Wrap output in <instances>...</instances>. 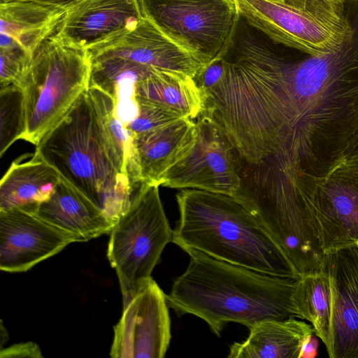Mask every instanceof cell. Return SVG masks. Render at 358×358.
I'll list each match as a JSON object with an SVG mask.
<instances>
[{"instance_id": "52a82bcc", "label": "cell", "mask_w": 358, "mask_h": 358, "mask_svg": "<svg viewBox=\"0 0 358 358\" xmlns=\"http://www.w3.org/2000/svg\"><path fill=\"white\" fill-rule=\"evenodd\" d=\"M107 257L115 270L123 302L150 280L173 230L166 218L157 185L142 183L129 208L110 231Z\"/></svg>"}, {"instance_id": "7402d4cb", "label": "cell", "mask_w": 358, "mask_h": 358, "mask_svg": "<svg viewBox=\"0 0 358 358\" xmlns=\"http://www.w3.org/2000/svg\"><path fill=\"white\" fill-rule=\"evenodd\" d=\"M135 97L194 120L206 108L203 93L192 78L185 75L154 72L136 83Z\"/></svg>"}, {"instance_id": "44dd1931", "label": "cell", "mask_w": 358, "mask_h": 358, "mask_svg": "<svg viewBox=\"0 0 358 358\" xmlns=\"http://www.w3.org/2000/svg\"><path fill=\"white\" fill-rule=\"evenodd\" d=\"M66 10L29 0L0 2V34L33 53L52 35Z\"/></svg>"}, {"instance_id": "7c38bea8", "label": "cell", "mask_w": 358, "mask_h": 358, "mask_svg": "<svg viewBox=\"0 0 358 358\" xmlns=\"http://www.w3.org/2000/svg\"><path fill=\"white\" fill-rule=\"evenodd\" d=\"M75 242L35 213L21 209L0 210V268L25 272Z\"/></svg>"}, {"instance_id": "e0dca14e", "label": "cell", "mask_w": 358, "mask_h": 358, "mask_svg": "<svg viewBox=\"0 0 358 358\" xmlns=\"http://www.w3.org/2000/svg\"><path fill=\"white\" fill-rule=\"evenodd\" d=\"M35 213L71 234L75 242H85L108 234L114 223L78 189L61 178L51 196Z\"/></svg>"}, {"instance_id": "9c48e42d", "label": "cell", "mask_w": 358, "mask_h": 358, "mask_svg": "<svg viewBox=\"0 0 358 358\" xmlns=\"http://www.w3.org/2000/svg\"><path fill=\"white\" fill-rule=\"evenodd\" d=\"M196 142L188 155L164 176L161 185L197 189L236 199L241 188L232 147L223 129L206 108L196 118Z\"/></svg>"}, {"instance_id": "8fae6325", "label": "cell", "mask_w": 358, "mask_h": 358, "mask_svg": "<svg viewBox=\"0 0 358 358\" xmlns=\"http://www.w3.org/2000/svg\"><path fill=\"white\" fill-rule=\"evenodd\" d=\"M329 280L330 358H358V243L324 252Z\"/></svg>"}, {"instance_id": "ba28073f", "label": "cell", "mask_w": 358, "mask_h": 358, "mask_svg": "<svg viewBox=\"0 0 358 358\" xmlns=\"http://www.w3.org/2000/svg\"><path fill=\"white\" fill-rule=\"evenodd\" d=\"M143 17L205 64L223 49L236 8L233 0H138Z\"/></svg>"}, {"instance_id": "603a6c76", "label": "cell", "mask_w": 358, "mask_h": 358, "mask_svg": "<svg viewBox=\"0 0 358 358\" xmlns=\"http://www.w3.org/2000/svg\"><path fill=\"white\" fill-rule=\"evenodd\" d=\"M292 302L296 317L312 325L314 334L323 342L329 354L331 348L329 285L322 268L299 276Z\"/></svg>"}, {"instance_id": "5b68a950", "label": "cell", "mask_w": 358, "mask_h": 358, "mask_svg": "<svg viewBox=\"0 0 358 358\" xmlns=\"http://www.w3.org/2000/svg\"><path fill=\"white\" fill-rule=\"evenodd\" d=\"M90 68L87 50L66 44L55 34L38 45L20 86L26 112L22 139L38 145L88 87Z\"/></svg>"}, {"instance_id": "6da1fadb", "label": "cell", "mask_w": 358, "mask_h": 358, "mask_svg": "<svg viewBox=\"0 0 358 358\" xmlns=\"http://www.w3.org/2000/svg\"><path fill=\"white\" fill-rule=\"evenodd\" d=\"M334 49L310 55L243 21L233 36L236 68L228 92L234 136L274 188L315 203L358 135V2Z\"/></svg>"}, {"instance_id": "8992f818", "label": "cell", "mask_w": 358, "mask_h": 358, "mask_svg": "<svg viewBox=\"0 0 358 358\" xmlns=\"http://www.w3.org/2000/svg\"><path fill=\"white\" fill-rule=\"evenodd\" d=\"M249 24L310 55L338 46L349 29L345 0H233Z\"/></svg>"}, {"instance_id": "f1b7e54d", "label": "cell", "mask_w": 358, "mask_h": 358, "mask_svg": "<svg viewBox=\"0 0 358 358\" xmlns=\"http://www.w3.org/2000/svg\"><path fill=\"white\" fill-rule=\"evenodd\" d=\"M319 341L317 338L312 334L308 337L303 343L299 358H313L317 355Z\"/></svg>"}, {"instance_id": "d4e9b609", "label": "cell", "mask_w": 358, "mask_h": 358, "mask_svg": "<svg viewBox=\"0 0 358 358\" xmlns=\"http://www.w3.org/2000/svg\"><path fill=\"white\" fill-rule=\"evenodd\" d=\"M0 38V87L10 85L21 86L30 67L33 53L6 35L1 34Z\"/></svg>"}, {"instance_id": "2e32d148", "label": "cell", "mask_w": 358, "mask_h": 358, "mask_svg": "<svg viewBox=\"0 0 358 358\" xmlns=\"http://www.w3.org/2000/svg\"><path fill=\"white\" fill-rule=\"evenodd\" d=\"M196 135V122L189 118L134 134L133 145L141 184L160 186L167 171L190 152Z\"/></svg>"}, {"instance_id": "ffe728a7", "label": "cell", "mask_w": 358, "mask_h": 358, "mask_svg": "<svg viewBox=\"0 0 358 358\" xmlns=\"http://www.w3.org/2000/svg\"><path fill=\"white\" fill-rule=\"evenodd\" d=\"M89 86L98 87L115 101V113L126 126L138 113L135 88L140 82L155 72L131 60L115 56H90Z\"/></svg>"}, {"instance_id": "7a4b0ae2", "label": "cell", "mask_w": 358, "mask_h": 358, "mask_svg": "<svg viewBox=\"0 0 358 358\" xmlns=\"http://www.w3.org/2000/svg\"><path fill=\"white\" fill-rule=\"evenodd\" d=\"M35 152L115 224L129 208L134 189L94 87L80 95Z\"/></svg>"}, {"instance_id": "83f0119b", "label": "cell", "mask_w": 358, "mask_h": 358, "mask_svg": "<svg viewBox=\"0 0 358 358\" xmlns=\"http://www.w3.org/2000/svg\"><path fill=\"white\" fill-rule=\"evenodd\" d=\"M1 358L13 357H43L39 346L31 341L14 344L0 350Z\"/></svg>"}, {"instance_id": "277c9868", "label": "cell", "mask_w": 358, "mask_h": 358, "mask_svg": "<svg viewBox=\"0 0 358 358\" xmlns=\"http://www.w3.org/2000/svg\"><path fill=\"white\" fill-rule=\"evenodd\" d=\"M179 219L173 241L233 264L297 280L294 265L257 219L231 196L197 189L176 195Z\"/></svg>"}, {"instance_id": "cb8c5ba5", "label": "cell", "mask_w": 358, "mask_h": 358, "mask_svg": "<svg viewBox=\"0 0 358 358\" xmlns=\"http://www.w3.org/2000/svg\"><path fill=\"white\" fill-rule=\"evenodd\" d=\"M26 129L25 100L23 89L16 85L0 87V157Z\"/></svg>"}, {"instance_id": "30bf717a", "label": "cell", "mask_w": 358, "mask_h": 358, "mask_svg": "<svg viewBox=\"0 0 358 358\" xmlns=\"http://www.w3.org/2000/svg\"><path fill=\"white\" fill-rule=\"evenodd\" d=\"M166 295L151 278L126 301L114 326L113 358H162L171 338Z\"/></svg>"}, {"instance_id": "f546056e", "label": "cell", "mask_w": 358, "mask_h": 358, "mask_svg": "<svg viewBox=\"0 0 358 358\" xmlns=\"http://www.w3.org/2000/svg\"><path fill=\"white\" fill-rule=\"evenodd\" d=\"M44 4L54 6L66 10L84 0H29Z\"/></svg>"}, {"instance_id": "484cf974", "label": "cell", "mask_w": 358, "mask_h": 358, "mask_svg": "<svg viewBox=\"0 0 358 358\" xmlns=\"http://www.w3.org/2000/svg\"><path fill=\"white\" fill-rule=\"evenodd\" d=\"M136 101L138 103V115L125 126L133 135L157 129L185 118L162 106L144 101Z\"/></svg>"}, {"instance_id": "d6986e66", "label": "cell", "mask_w": 358, "mask_h": 358, "mask_svg": "<svg viewBox=\"0 0 358 358\" xmlns=\"http://www.w3.org/2000/svg\"><path fill=\"white\" fill-rule=\"evenodd\" d=\"M296 317L269 320L250 329L248 338L233 343L229 358H299L303 341L314 334L311 324Z\"/></svg>"}, {"instance_id": "1f68e13d", "label": "cell", "mask_w": 358, "mask_h": 358, "mask_svg": "<svg viewBox=\"0 0 358 358\" xmlns=\"http://www.w3.org/2000/svg\"><path fill=\"white\" fill-rule=\"evenodd\" d=\"M8 334L6 331V329L4 328L3 325V322L1 321V338H0V347L1 350L3 349V345L5 343H6V341L8 339Z\"/></svg>"}, {"instance_id": "ac0fdd59", "label": "cell", "mask_w": 358, "mask_h": 358, "mask_svg": "<svg viewBox=\"0 0 358 358\" xmlns=\"http://www.w3.org/2000/svg\"><path fill=\"white\" fill-rule=\"evenodd\" d=\"M61 178L36 152L20 156L0 181V210L35 213L51 196Z\"/></svg>"}, {"instance_id": "d6a6232c", "label": "cell", "mask_w": 358, "mask_h": 358, "mask_svg": "<svg viewBox=\"0 0 358 358\" xmlns=\"http://www.w3.org/2000/svg\"><path fill=\"white\" fill-rule=\"evenodd\" d=\"M11 1V0H0V2H5V1Z\"/></svg>"}, {"instance_id": "3957f363", "label": "cell", "mask_w": 358, "mask_h": 358, "mask_svg": "<svg viewBox=\"0 0 358 358\" xmlns=\"http://www.w3.org/2000/svg\"><path fill=\"white\" fill-rule=\"evenodd\" d=\"M186 252L189 265L166 295L169 306L178 313L202 319L218 336L228 322L250 329L265 320L296 317V279L259 272L198 250Z\"/></svg>"}, {"instance_id": "4fadbf2b", "label": "cell", "mask_w": 358, "mask_h": 358, "mask_svg": "<svg viewBox=\"0 0 358 358\" xmlns=\"http://www.w3.org/2000/svg\"><path fill=\"white\" fill-rule=\"evenodd\" d=\"M142 17L138 0H84L66 10L54 34L88 50L132 31Z\"/></svg>"}, {"instance_id": "4dcf8cb0", "label": "cell", "mask_w": 358, "mask_h": 358, "mask_svg": "<svg viewBox=\"0 0 358 358\" xmlns=\"http://www.w3.org/2000/svg\"><path fill=\"white\" fill-rule=\"evenodd\" d=\"M345 161L351 166L358 167V135Z\"/></svg>"}, {"instance_id": "9a60e30c", "label": "cell", "mask_w": 358, "mask_h": 358, "mask_svg": "<svg viewBox=\"0 0 358 358\" xmlns=\"http://www.w3.org/2000/svg\"><path fill=\"white\" fill-rule=\"evenodd\" d=\"M321 190L315 220L324 253L358 243V169L335 171Z\"/></svg>"}, {"instance_id": "4316f807", "label": "cell", "mask_w": 358, "mask_h": 358, "mask_svg": "<svg viewBox=\"0 0 358 358\" xmlns=\"http://www.w3.org/2000/svg\"><path fill=\"white\" fill-rule=\"evenodd\" d=\"M223 73L224 61L220 52L213 60L200 69L193 79L204 94L207 90L220 82Z\"/></svg>"}, {"instance_id": "5bb4252c", "label": "cell", "mask_w": 358, "mask_h": 358, "mask_svg": "<svg viewBox=\"0 0 358 358\" xmlns=\"http://www.w3.org/2000/svg\"><path fill=\"white\" fill-rule=\"evenodd\" d=\"M87 51L91 56L120 57L154 71L192 78L206 65L175 43L144 17L132 31Z\"/></svg>"}]
</instances>
